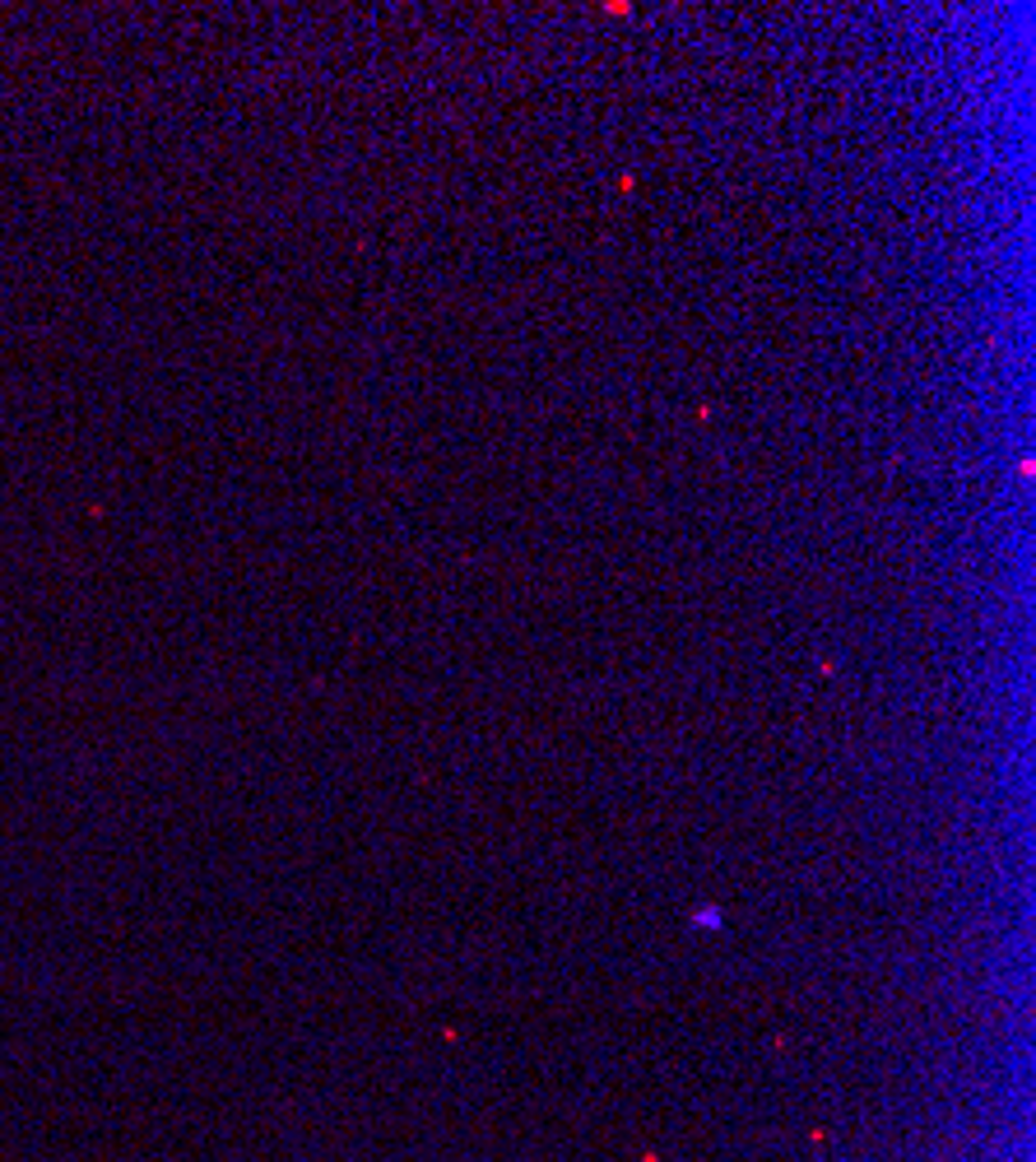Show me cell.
<instances>
[{"label": "cell", "instance_id": "cell-1", "mask_svg": "<svg viewBox=\"0 0 1036 1162\" xmlns=\"http://www.w3.org/2000/svg\"><path fill=\"white\" fill-rule=\"evenodd\" d=\"M693 921H697V926H711V930H716V926H721V911H716V907H702Z\"/></svg>", "mask_w": 1036, "mask_h": 1162}]
</instances>
